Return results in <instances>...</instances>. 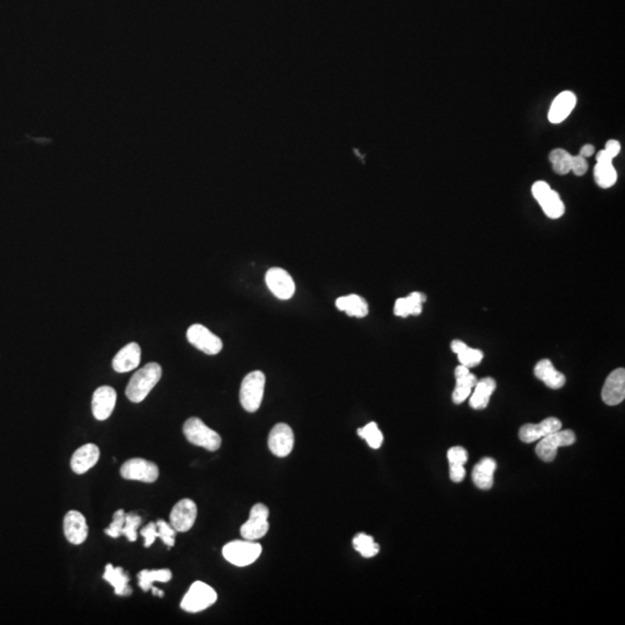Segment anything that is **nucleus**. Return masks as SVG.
<instances>
[{
  "mask_svg": "<svg viewBox=\"0 0 625 625\" xmlns=\"http://www.w3.org/2000/svg\"><path fill=\"white\" fill-rule=\"evenodd\" d=\"M162 368L157 363H150L140 368L130 379L125 395L133 403H140L146 398L161 379Z\"/></svg>",
  "mask_w": 625,
  "mask_h": 625,
  "instance_id": "nucleus-1",
  "label": "nucleus"
},
{
  "mask_svg": "<svg viewBox=\"0 0 625 625\" xmlns=\"http://www.w3.org/2000/svg\"><path fill=\"white\" fill-rule=\"evenodd\" d=\"M186 440L195 446L203 447L210 452H215L222 447V436L210 429L202 419L191 417L183 425Z\"/></svg>",
  "mask_w": 625,
  "mask_h": 625,
  "instance_id": "nucleus-2",
  "label": "nucleus"
},
{
  "mask_svg": "<svg viewBox=\"0 0 625 625\" xmlns=\"http://www.w3.org/2000/svg\"><path fill=\"white\" fill-rule=\"evenodd\" d=\"M265 375L263 372L254 371L247 374L240 388V402L244 410L255 412L261 407L265 395Z\"/></svg>",
  "mask_w": 625,
  "mask_h": 625,
  "instance_id": "nucleus-3",
  "label": "nucleus"
},
{
  "mask_svg": "<svg viewBox=\"0 0 625 625\" xmlns=\"http://www.w3.org/2000/svg\"><path fill=\"white\" fill-rule=\"evenodd\" d=\"M262 554V546L254 541H232L222 548V556L231 564L243 568L258 561Z\"/></svg>",
  "mask_w": 625,
  "mask_h": 625,
  "instance_id": "nucleus-4",
  "label": "nucleus"
},
{
  "mask_svg": "<svg viewBox=\"0 0 625 625\" xmlns=\"http://www.w3.org/2000/svg\"><path fill=\"white\" fill-rule=\"evenodd\" d=\"M217 597L215 590L205 582H193L182 599L181 608L188 613H200L213 606Z\"/></svg>",
  "mask_w": 625,
  "mask_h": 625,
  "instance_id": "nucleus-5",
  "label": "nucleus"
},
{
  "mask_svg": "<svg viewBox=\"0 0 625 625\" xmlns=\"http://www.w3.org/2000/svg\"><path fill=\"white\" fill-rule=\"evenodd\" d=\"M575 443V434L571 430H558L556 432L548 434L539 441L536 446L537 456L544 462L554 461L557 456L558 448L571 446Z\"/></svg>",
  "mask_w": 625,
  "mask_h": 625,
  "instance_id": "nucleus-6",
  "label": "nucleus"
},
{
  "mask_svg": "<svg viewBox=\"0 0 625 625\" xmlns=\"http://www.w3.org/2000/svg\"><path fill=\"white\" fill-rule=\"evenodd\" d=\"M268 519L269 508L261 503L254 505L250 510L249 519L241 526V536L249 541L262 539L269 532Z\"/></svg>",
  "mask_w": 625,
  "mask_h": 625,
  "instance_id": "nucleus-7",
  "label": "nucleus"
},
{
  "mask_svg": "<svg viewBox=\"0 0 625 625\" xmlns=\"http://www.w3.org/2000/svg\"><path fill=\"white\" fill-rule=\"evenodd\" d=\"M121 476L128 481L153 483L159 479V468L154 462L136 457L123 463Z\"/></svg>",
  "mask_w": 625,
  "mask_h": 625,
  "instance_id": "nucleus-8",
  "label": "nucleus"
},
{
  "mask_svg": "<svg viewBox=\"0 0 625 625\" xmlns=\"http://www.w3.org/2000/svg\"><path fill=\"white\" fill-rule=\"evenodd\" d=\"M186 338L191 345L209 356H215L222 350V340L202 325H191L186 331Z\"/></svg>",
  "mask_w": 625,
  "mask_h": 625,
  "instance_id": "nucleus-9",
  "label": "nucleus"
},
{
  "mask_svg": "<svg viewBox=\"0 0 625 625\" xmlns=\"http://www.w3.org/2000/svg\"><path fill=\"white\" fill-rule=\"evenodd\" d=\"M265 282L272 294L280 300H289L296 292V284L289 272L282 268L269 269Z\"/></svg>",
  "mask_w": 625,
  "mask_h": 625,
  "instance_id": "nucleus-10",
  "label": "nucleus"
},
{
  "mask_svg": "<svg viewBox=\"0 0 625 625\" xmlns=\"http://www.w3.org/2000/svg\"><path fill=\"white\" fill-rule=\"evenodd\" d=\"M268 446L275 456H287L294 447V431L285 423H279L270 431Z\"/></svg>",
  "mask_w": 625,
  "mask_h": 625,
  "instance_id": "nucleus-11",
  "label": "nucleus"
},
{
  "mask_svg": "<svg viewBox=\"0 0 625 625\" xmlns=\"http://www.w3.org/2000/svg\"><path fill=\"white\" fill-rule=\"evenodd\" d=\"M171 525L176 532H186L193 528L197 519V505L193 500L181 499L173 508L171 515Z\"/></svg>",
  "mask_w": 625,
  "mask_h": 625,
  "instance_id": "nucleus-12",
  "label": "nucleus"
},
{
  "mask_svg": "<svg viewBox=\"0 0 625 625\" xmlns=\"http://www.w3.org/2000/svg\"><path fill=\"white\" fill-rule=\"evenodd\" d=\"M117 401L116 390L110 386L99 387L92 397V412L97 421L110 417Z\"/></svg>",
  "mask_w": 625,
  "mask_h": 625,
  "instance_id": "nucleus-13",
  "label": "nucleus"
},
{
  "mask_svg": "<svg viewBox=\"0 0 625 625\" xmlns=\"http://www.w3.org/2000/svg\"><path fill=\"white\" fill-rule=\"evenodd\" d=\"M63 529L66 539L75 546L84 544L88 536L86 519L78 511H70L66 513L63 522Z\"/></svg>",
  "mask_w": 625,
  "mask_h": 625,
  "instance_id": "nucleus-14",
  "label": "nucleus"
},
{
  "mask_svg": "<svg viewBox=\"0 0 625 625\" xmlns=\"http://www.w3.org/2000/svg\"><path fill=\"white\" fill-rule=\"evenodd\" d=\"M602 400L607 405H617L624 401L625 371L624 368H617L608 375L602 388Z\"/></svg>",
  "mask_w": 625,
  "mask_h": 625,
  "instance_id": "nucleus-15",
  "label": "nucleus"
},
{
  "mask_svg": "<svg viewBox=\"0 0 625 625\" xmlns=\"http://www.w3.org/2000/svg\"><path fill=\"white\" fill-rule=\"evenodd\" d=\"M100 459V450L94 443H85L75 450L71 457V468L75 474L82 475L93 468Z\"/></svg>",
  "mask_w": 625,
  "mask_h": 625,
  "instance_id": "nucleus-16",
  "label": "nucleus"
},
{
  "mask_svg": "<svg viewBox=\"0 0 625 625\" xmlns=\"http://www.w3.org/2000/svg\"><path fill=\"white\" fill-rule=\"evenodd\" d=\"M561 429V422L555 417L544 419L539 424H526L519 431V436L526 443H534L541 440L548 434L556 432Z\"/></svg>",
  "mask_w": 625,
  "mask_h": 625,
  "instance_id": "nucleus-17",
  "label": "nucleus"
},
{
  "mask_svg": "<svg viewBox=\"0 0 625 625\" xmlns=\"http://www.w3.org/2000/svg\"><path fill=\"white\" fill-rule=\"evenodd\" d=\"M142 358V350L137 343H130L122 347L113 359V368L118 373H126L138 367Z\"/></svg>",
  "mask_w": 625,
  "mask_h": 625,
  "instance_id": "nucleus-18",
  "label": "nucleus"
},
{
  "mask_svg": "<svg viewBox=\"0 0 625 625\" xmlns=\"http://www.w3.org/2000/svg\"><path fill=\"white\" fill-rule=\"evenodd\" d=\"M455 378H456V387L453 392V402L455 404H461L472 395V388L477 383L476 375L469 372V368L463 365L457 366L455 369Z\"/></svg>",
  "mask_w": 625,
  "mask_h": 625,
  "instance_id": "nucleus-19",
  "label": "nucleus"
},
{
  "mask_svg": "<svg viewBox=\"0 0 625 625\" xmlns=\"http://www.w3.org/2000/svg\"><path fill=\"white\" fill-rule=\"evenodd\" d=\"M575 104H577V97L570 90L559 94L551 104L549 116H548L549 121L552 124H559L561 122L565 121L570 116L572 110L575 109Z\"/></svg>",
  "mask_w": 625,
  "mask_h": 625,
  "instance_id": "nucleus-20",
  "label": "nucleus"
},
{
  "mask_svg": "<svg viewBox=\"0 0 625 625\" xmlns=\"http://www.w3.org/2000/svg\"><path fill=\"white\" fill-rule=\"evenodd\" d=\"M536 378L544 381L551 390H559L566 383L565 375L556 371L554 365L549 359H544L536 364L534 369Z\"/></svg>",
  "mask_w": 625,
  "mask_h": 625,
  "instance_id": "nucleus-21",
  "label": "nucleus"
},
{
  "mask_svg": "<svg viewBox=\"0 0 625 625\" xmlns=\"http://www.w3.org/2000/svg\"><path fill=\"white\" fill-rule=\"evenodd\" d=\"M425 294L421 292H412L407 298H400L395 302L394 313L400 318H407L409 315H417L422 313L423 304L425 302Z\"/></svg>",
  "mask_w": 625,
  "mask_h": 625,
  "instance_id": "nucleus-22",
  "label": "nucleus"
},
{
  "mask_svg": "<svg viewBox=\"0 0 625 625\" xmlns=\"http://www.w3.org/2000/svg\"><path fill=\"white\" fill-rule=\"evenodd\" d=\"M497 463L491 457H485L479 461L472 470V481L481 490H489L493 486V475L496 472Z\"/></svg>",
  "mask_w": 625,
  "mask_h": 625,
  "instance_id": "nucleus-23",
  "label": "nucleus"
},
{
  "mask_svg": "<svg viewBox=\"0 0 625 625\" xmlns=\"http://www.w3.org/2000/svg\"><path fill=\"white\" fill-rule=\"evenodd\" d=\"M104 579L114 587L116 595L128 597L133 592L129 586V575L122 568H114L111 564L106 565Z\"/></svg>",
  "mask_w": 625,
  "mask_h": 625,
  "instance_id": "nucleus-24",
  "label": "nucleus"
},
{
  "mask_svg": "<svg viewBox=\"0 0 625 625\" xmlns=\"http://www.w3.org/2000/svg\"><path fill=\"white\" fill-rule=\"evenodd\" d=\"M497 383L492 378H485L481 381H477L475 390L470 396V405L476 410L485 409L489 404L490 396L496 390Z\"/></svg>",
  "mask_w": 625,
  "mask_h": 625,
  "instance_id": "nucleus-25",
  "label": "nucleus"
},
{
  "mask_svg": "<svg viewBox=\"0 0 625 625\" xmlns=\"http://www.w3.org/2000/svg\"><path fill=\"white\" fill-rule=\"evenodd\" d=\"M337 309L345 311L349 316L365 318L368 314L367 301L357 294H349L345 297L338 298L336 300Z\"/></svg>",
  "mask_w": 625,
  "mask_h": 625,
  "instance_id": "nucleus-26",
  "label": "nucleus"
},
{
  "mask_svg": "<svg viewBox=\"0 0 625 625\" xmlns=\"http://www.w3.org/2000/svg\"><path fill=\"white\" fill-rule=\"evenodd\" d=\"M541 207L544 209V213L550 219L561 218L564 215V203L561 202V197L554 190L549 189L547 193L537 198Z\"/></svg>",
  "mask_w": 625,
  "mask_h": 625,
  "instance_id": "nucleus-27",
  "label": "nucleus"
},
{
  "mask_svg": "<svg viewBox=\"0 0 625 625\" xmlns=\"http://www.w3.org/2000/svg\"><path fill=\"white\" fill-rule=\"evenodd\" d=\"M172 571L169 568L161 570H143L138 573V585L144 592L150 590L153 587V582H169L172 579Z\"/></svg>",
  "mask_w": 625,
  "mask_h": 625,
  "instance_id": "nucleus-28",
  "label": "nucleus"
},
{
  "mask_svg": "<svg viewBox=\"0 0 625 625\" xmlns=\"http://www.w3.org/2000/svg\"><path fill=\"white\" fill-rule=\"evenodd\" d=\"M594 179L597 186L608 189L614 186L617 181V173L613 166V162H597L594 169Z\"/></svg>",
  "mask_w": 625,
  "mask_h": 625,
  "instance_id": "nucleus-29",
  "label": "nucleus"
},
{
  "mask_svg": "<svg viewBox=\"0 0 625 625\" xmlns=\"http://www.w3.org/2000/svg\"><path fill=\"white\" fill-rule=\"evenodd\" d=\"M352 544H354V550L358 551L363 557L372 558L374 557L375 555L379 554V544H375L374 539L364 532L354 536Z\"/></svg>",
  "mask_w": 625,
  "mask_h": 625,
  "instance_id": "nucleus-30",
  "label": "nucleus"
},
{
  "mask_svg": "<svg viewBox=\"0 0 625 625\" xmlns=\"http://www.w3.org/2000/svg\"><path fill=\"white\" fill-rule=\"evenodd\" d=\"M572 155L561 148H557L551 152L549 160L552 164L555 172L559 175H566L571 172Z\"/></svg>",
  "mask_w": 625,
  "mask_h": 625,
  "instance_id": "nucleus-31",
  "label": "nucleus"
},
{
  "mask_svg": "<svg viewBox=\"0 0 625 625\" xmlns=\"http://www.w3.org/2000/svg\"><path fill=\"white\" fill-rule=\"evenodd\" d=\"M358 436L364 439L373 450H378L383 445V432L380 431L376 423H368L363 429L358 430Z\"/></svg>",
  "mask_w": 625,
  "mask_h": 625,
  "instance_id": "nucleus-32",
  "label": "nucleus"
},
{
  "mask_svg": "<svg viewBox=\"0 0 625 625\" xmlns=\"http://www.w3.org/2000/svg\"><path fill=\"white\" fill-rule=\"evenodd\" d=\"M457 357H459V361L465 367H475L483 360V352L477 349H472L467 345L461 352L457 354Z\"/></svg>",
  "mask_w": 625,
  "mask_h": 625,
  "instance_id": "nucleus-33",
  "label": "nucleus"
},
{
  "mask_svg": "<svg viewBox=\"0 0 625 625\" xmlns=\"http://www.w3.org/2000/svg\"><path fill=\"white\" fill-rule=\"evenodd\" d=\"M157 537L164 542L169 548L174 547L175 544L176 530L173 528L172 525L164 520H157Z\"/></svg>",
  "mask_w": 625,
  "mask_h": 625,
  "instance_id": "nucleus-34",
  "label": "nucleus"
},
{
  "mask_svg": "<svg viewBox=\"0 0 625 625\" xmlns=\"http://www.w3.org/2000/svg\"><path fill=\"white\" fill-rule=\"evenodd\" d=\"M142 525V518L140 515L135 513H125V523L123 528V535L126 536V539L130 542H135L137 539V529L140 528Z\"/></svg>",
  "mask_w": 625,
  "mask_h": 625,
  "instance_id": "nucleus-35",
  "label": "nucleus"
},
{
  "mask_svg": "<svg viewBox=\"0 0 625 625\" xmlns=\"http://www.w3.org/2000/svg\"><path fill=\"white\" fill-rule=\"evenodd\" d=\"M125 523V512L123 510H118L115 512L113 517V522H111L108 529L104 532L108 536H110L113 539H117L119 536L123 535V528Z\"/></svg>",
  "mask_w": 625,
  "mask_h": 625,
  "instance_id": "nucleus-36",
  "label": "nucleus"
},
{
  "mask_svg": "<svg viewBox=\"0 0 625 625\" xmlns=\"http://www.w3.org/2000/svg\"><path fill=\"white\" fill-rule=\"evenodd\" d=\"M447 457L450 465H465L468 461V452L461 446L452 447L447 453Z\"/></svg>",
  "mask_w": 625,
  "mask_h": 625,
  "instance_id": "nucleus-37",
  "label": "nucleus"
},
{
  "mask_svg": "<svg viewBox=\"0 0 625 625\" xmlns=\"http://www.w3.org/2000/svg\"><path fill=\"white\" fill-rule=\"evenodd\" d=\"M140 535L145 539V547L150 548L157 539V527L155 522H150L144 528L140 529Z\"/></svg>",
  "mask_w": 625,
  "mask_h": 625,
  "instance_id": "nucleus-38",
  "label": "nucleus"
},
{
  "mask_svg": "<svg viewBox=\"0 0 625 625\" xmlns=\"http://www.w3.org/2000/svg\"><path fill=\"white\" fill-rule=\"evenodd\" d=\"M588 169V164H587L586 157L581 155L572 157L571 172L575 173V175H585Z\"/></svg>",
  "mask_w": 625,
  "mask_h": 625,
  "instance_id": "nucleus-39",
  "label": "nucleus"
},
{
  "mask_svg": "<svg viewBox=\"0 0 625 625\" xmlns=\"http://www.w3.org/2000/svg\"><path fill=\"white\" fill-rule=\"evenodd\" d=\"M450 477L453 482H462L465 477V467L463 465H450Z\"/></svg>",
  "mask_w": 625,
  "mask_h": 625,
  "instance_id": "nucleus-40",
  "label": "nucleus"
},
{
  "mask_svg": "<svg viewBox=\"0 0 625 625\" xmlns=\"http://www.w3.org/2000/svg\"><path fill=\"white\" fill-rule=\"evenodd\" d=\"M604 151L614 159V157L619 153V151H621V144L618 143L617 140H609V142H607V144H606V148H604Z\"/></svg>",
  "mask_w": 625,
  "mask_h": 625,
  "instance_id": "nucleus-41",
  "label": "nucleus"
},
{
  "mask_svg": "<svg viewBox=\"0 0 625 625\" xmlns=\"http://www.w3.org/2000/svg\"><path fill=\"white\" fill-rule=\"evenodd\" d=\"M597 162H604V164H607V162H613V157H611L606 151H600V152L597 153Z\"/></svg>",
  "mask_w": 625,
  "mask_h": 625,
  "instance_id": "nucleus-42",
  "label": "nucleus"
},
{
  "mask_svg": "<svg viewBox=\"0 0 625 625\" xmlns=\"http://www.w3.org/2000/svg\"><path fill=\"white\" fill-rule=\"evenodd\" d=\"M450 347H452V351L457 354L459 352H461V351L467 347V344L463 343L461 340H455L452 342V345H450Z\"/></svg>",
  "mask_w": 625,
  "mask_h": 625,
  "instance_id": "nucleus-43",
  "label": "nucleus"
},
{
  "mask_svg": "<svg viewBox=\"0 0 625 625\" xmlns=\"http://www.w3.org/2000/svg\"><path fill=\"white\" fill-rule=\"evenodd\" d=\"M594 153V146L593 145H590V144H587L585 146L581 147V150H580V154L579 155H581L584 157H588L590 155H593Z\"/></svg>",
  "mask_w": 625,
  "mask_h": 625,
  "instance_id": "nucleus-44",
  "label": "nucleus"
},
{
  "mask_svg": "<svg viewBox=\"0 0 625 625\" xmlns=\"http://www.w3.org/2000/svg\"><path fill=\"white\" fill-rule=\"evenodd\" d=\"M151 590H152V592H153V595H157V597H164V592H162V590H157V588H155V587H152Z\"/></svg>",
  "mask_w": 625,
  "mask_h": 625,
  "instance_id": "nucleus-45",
  "label": "nucleus"
}]
</instances>
